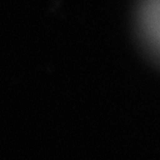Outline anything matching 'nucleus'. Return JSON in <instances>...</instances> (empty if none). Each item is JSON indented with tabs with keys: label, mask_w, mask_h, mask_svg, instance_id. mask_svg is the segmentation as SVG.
Instances as JSON below:
<instances>
[{
	"label": "nucleus",
	"mask_w": 160,
	"mask_h": 160,
	"mask_svg": "<svg viewBox=\"0 0 160 160\" xmlns=\"http://www.w3.org/2000/svg\"><path fill=\"white\" fill-rule=\"evenodd\" d=\"M143 32L160 50V0H146L142 11Z\"/></svg>",
	"instance_id": "1"
}]
</instances>
